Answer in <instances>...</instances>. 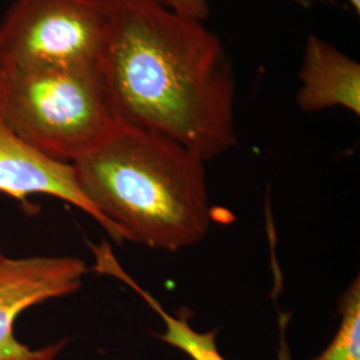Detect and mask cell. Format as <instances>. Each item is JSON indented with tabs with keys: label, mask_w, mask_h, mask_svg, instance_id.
I'll return each instance as SVG.
<instances>
[{
	"label": "cell",
	"mask_w": 360,
	"mask_h": 360,
	"mask_svg": "<svg viewBox=\"0 0 360 360\" xmlns=\"http://www.w3.org/2000/svg\"><path fill=\"white\" fill-rule=\"evenodd\" d=\"M108 19V0H18L0 25V71L99 65Z\"/></svg>",
	"instance_id": "obj_4"
},
{
	"label": "cell",
	"mask_w": 360,
	"mask_h": 360,
	"mask_svg": "<svg viewBox=\"0 0 360 360\" xmlns=\"http://www.w3.org/2000/svg\"><path fill=\"white\" fill-rule=\"evenodd\" d=\"M163 7L183 16L205 22L210 15L208 0H155Z\"/></svg>",
	"instance_id": "obj_10"
},
{
	"label": "cell",
	"mask_w": 360,
	"mask_h": 360,
	"mask_svg": "<svg viewBox=\"0 0 360 360\" xmlns=\"http://www.w3.org/2000/svg\"><path fill=\"white\" fill-rule=\"evenodd\" d=\"M299 79L296 102L303 111L342 107L360 115V65L328 41L309 35Z\"/></svg>",
	"instance_id": "obj_7"
},
{
	"label": "cell",
	"mask_w": 360,
	"mask_h": 360,
	"mask_svg": "<svg viewBox=\"0 0 360 360\" xmlns=\"http://www.w3.org/2000/svg\"><path fill=\"white\" fill-rule=\"evenodd\" d=\"M0 122L65 163L89 154L119 124L99 65L0 71Z\"/></svg>",
	"instance_id": "obj_3"
},
{
	"label": "cell",
	"mask_w": 360,
	"mask_h": 360,
	"mask_svg": "<svg viewBox=\"0 0 360 360\" xmlns=\"http://www.w3.org/2000/svg\"><path fill=\"white\" fill-rule=\"evenodd\" d=\"M101 71L116 120L203 160L238 144L231 59L217 34L155 0H108Z\"/></svg>",
	"instance_id": "obj_1"
},
{
	"label": "cell",
	"mask_w": 360,
	"mask_h": 360,
	"mask_svg": "<svg viewBox=\"0 0 360 360\" xmlns=\"http://www.w3.org/2000/svg\"><path fill=\"white\" fill-rule=\"evenodd\" d=\"M0 193L27 205L30 195H50L89 214L103 229V219L82 193L72 163L52 159L18 138L0 122Z\"/></svg>",
	"instance_id": "obj_6"
},
{
	"label": "cell",
	"mask_w": 360,
	"mask_h": 360,
	"mask_svg": "<svg viewBox=\"0 0 360 360\" xmlns=\"http://www.w3.org/2000/svg\"><path fill=\"white\" fill-rule=\"evenodd\" d=\"M340 324L330 345L314 360H360V281H352L339 299Z\"/></svg>",
	"instance_id": "obj_9"
},
{
	"label": "cell",
	"mask_w": 360,
	"mask_h": 360,
	"mask_svg": "<svg viewBox=\"0 0 360 360\" xmlns=\"http://www.w3.org/2000/svg\"><path fill=\"white\" fill-rule=\"evenodd\" d=\"M205 163L165 135L119 123L72 166L116 243L175 252L200 243L210 230Z\"/></svg>",
	"instance_id": "obj_2"
},
{
	"label": "cell",
	"mask_w": 360,
	"mask_h": 360,
	"mask_svg": "<svg viewBox=\"0 0 360 360\" xmlns=\"http://www.w3.org/2000/svg\"><path fill=\"white\" fill-rule=\"evenodd\" d=\"M87 272L79 257H10L0 251V360H56L67 340L28 347L15 336L16 318L30 307L77 292Z\"/></svg>",
	"instance_id": "obj_5"
},
{
	"label": "cell",
	"mask_w": 360,
	"mask_h": 360,
	"mask_svg": "<svg viewBox=\"0 0 360 360\" xmlns=\"http://www.w3.org/2000/svg\"><path fill=\"white\" fill-rule=\"evenodd\" d=\"M292 1H299V3H304L306 0H292ZM348 3L352 6V8L356 11V13H360V0H347Z\"/></svg>",
	"instance_id": "obj_11"
},
{
	"label": "cell",
	"mask_w": 360,
	"mask_h": 360,
	"mask_svg": "<svg viewBox=\"0 0 360 360\" xmlns=\"http://www.w3.org/2000/svg\"><path fill=\"white\" fill-rule=\"evenodd\" d=\"M94 252L96 257L95 269L99 272L108 274L124 282L132 288L143 300L155 311L159 318L165 323V331L162 334H156V338L165 342L171 347L178 348L184 352L188 358L193 360H226L219 352L217 345V331L200 333L191 327L187 318V312H179L176 316L171 315L165 307L159 303L158 299L150 292H147L139 284L136 283L126 271L117 263L111 248L108 245H102L101 247H94ZM290 315L281 314L279 316V351L278 360H292L291 349L285 339V328Z\"/></svg>",
	"instance_id": "obj_8"
}]
</instances>
